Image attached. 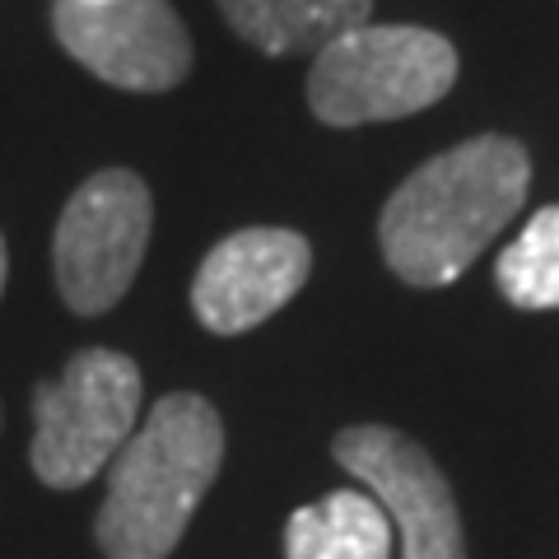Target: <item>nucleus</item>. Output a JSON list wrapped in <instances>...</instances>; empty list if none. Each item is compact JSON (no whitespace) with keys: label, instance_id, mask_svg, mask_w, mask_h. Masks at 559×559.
Listing matches in <instances>:
<instances>
[{"label":"nucleus","instance_id":"obj_11","mask_svg":"<svg viewBox=\"0 0 559 559\" xmlns=\"http://www.w3.org/2000/svg\"><path fill=\"white\" fill-rule=\"evenodd\" d=\"M495 280L513 308H559V205H546L522 224V234L499 252Z\"/></svg>","mask_w":559,"mask_h":559},{"label":"nucleus","instance_id":"obj_7","mask_svg":"<svg viewBox=\"0 0 559 559\" xmlns=\"http://www.w3.org/2000/svg\"><path fill=\"white\" fill-rule=\"evenodd\" d=\"M349 476L382 503L401 540V559H466L452 485L411 433L388 425H349L331 443Z\"/></svg>","mask_w":559,"mask_h":559},{"label":"nucleus","instance_id":"obj_9","mask_svg":"<svg viewBox=\"0 0 559 559\" xmlns=\"http://www.w3.org/2000/svg\"><path fill=\"white\" fill-rule=\"evenodd\" d=\"M242 43L266 57H318L341 33L369 24L373 0H215Z\"/></svg>","mask_w":559,"mask_h":559},{"label":"nucleus","instance_id":"obj_6","mask_svg":"<svg viewBox=\"0 0 559 559\" xmlns=\"http://www.w3.org/2000/svg\"><path fill=\"white\" fill-rule=\"evenodd\" d=\"M51 28L112 90L168 94L191 75V38L168 0H51Z\"/></svg>","mask_w":559,"mask_h":559},{"label":"nucleus","instance_id":"obj_10","mask_svg":"<svg viewBox=\"0 0 559 559\" xmlns=\"http://www.w3.org/2000/svg\"><path fill=\"white\" fill-rule=\"evenodd\" d=\"M392 518L369 489H336L285 522V559H392Z\"/></svg>","mask_w":559,"mask_h":559},{"label":"nucleus","instance_id":"obj_2","mask_svg":"<svg viewBox=\"0 0 559 559\" xmlns=\"http://www.w3.org/2000/svg\"><path fill=\"white\" fill-rule=\"evenodd\" d=\"M224 466V419L201 392H168L108 462L94 540L108 559H168Z\"/></svg>","mask_w":559,"mask_h":559},{"label":"nucleus","instance_id":"obj_3","mask_svg":"<svg viewBox=\"0 0 559 559\" xmlns=\"http://www.w3.org/2000/svg\"><path fill=\"white\" fill-rule=\"evenodd\" d=\"M457 84V47L415 24H359L318 51L308 108L322 127H369L433 108Z\"/></svg>","mask_w":559,"mask_h":559},{"label":"nucleus","instance_id":"obj_5","mask_svg":"<svg viewBox=\"0 0 559 559\" xmlns=\"http://www.w3.org/2000/svg\"><path fill=\"white\" fill-rule=\"evenodd\" d=\"M154 229L150 187L131 168H103L75 187L57 219L51 266L70 312L98 318L127 299Z\"/></svg>","mask_w":559,"mask_h":559},{"label":"nucleus","instance_id":"obj_4","mask_svg":"<svg viewBox=\"0 0 559 559\" xmlns=\"http://www.w3.org/2000/svg\"><path fill=\"white\" fill-rule=\"evenodd\" d=\"M140 419V369L131 355L90 345L61 378L33 388L28 466L51 489H80L121 452Z\"/></svg>","mask_w":559,"mask_h":559},{"label":"nucleus","instance_id":"obj_1","mask_svg":"<svg viewBox=\"0 0 559 559\" xmlns=\"http://www.w3.org/2000/svg\"><path fill=\"white\" fill-rule=\"evenodd\" d=\"M532 187V159L513 135H471L433 154L401 182L378 219L382 257L396 280L443 289L471 271Z\"/></svg>","mask_w":559,"mask_h":559},{"label":"nucleus","instance_id":"obj_8","mask_svg":"<svg viewBox=\"0 0 559 559\" xmlns=\"http://www.w3.org/2000/svg\"><path fill=\"white\" fill-rule=\"evenodd\" d=\"M308 271L312 248L304 234L275 229V224L238 229L205 252L191 280V308L215 336H242L275 318L308 285Z\"/></svg>","mask_w":559,"mask_h":559},{"label":"nucleus","instance_id":"obj_12","mask_svg":"<svg viewBox=\"0 0 559 559\" xmlns=\"http://www.w3.org/2000/svg\"><path fill=\"white\" fill-rule=\"evenodd\" d=\"M5 271H10V257H5V238H0V294H5Z\"/></svg>","mask_w":559,"mask_h":559}]
</instances>
